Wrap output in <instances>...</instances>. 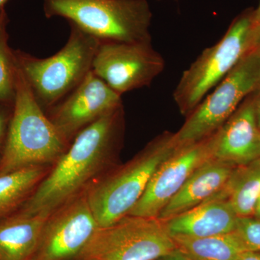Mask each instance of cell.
I'll list each match as a JSON object with an SVG mask.
<instances>
[{
	"instance_id": "1",
	"label": "cell",
	"mask_w": 260,
	"mask_h": 260,
	"mask_svg": "<svg viewBox=\"0 0 260 260\" xmlns=\"http://www.w3.org/2000/svg\"><path fill=\"white\" fill-rule=\"evenodd\" d=\"M123 129L122 105L79 132L18 214L50 215L86 190L104 174L120 144Z\"/></svg>"
},
{
	"instance_id": "2",
	"label": "cell",
	"mask_w": 260,
	"mask_h": 260,
	"mask_svg": "<svg viewBox=\"0 0 260 260\" xmlns=\"http://www.w3.org/2000/svg\"><path fill=\"white\" fill-rule=\"evenodd\" d=\"M13 104V112L0 159V174L27 167L53 165L70 143L63 138L36 100L18 65Z\"/></svg>"
},
{
	"instance_id": "3",
	"label": "cell",
	"mask_w": 260,
	"mask_h": 260,
	"mask_svg": "<svg viewBox=\"0 0 260 260\" xmlns=\"http://www.w3.org/2000/svg\"><path fill=\"white\" fill-rule=\"evenodd\" d=\"M178 148L174 133H164L129 162L94 181L86 194L99 227L112 225L129 215L160 164Z\"/></svg>"
},
{
	"instance_id": "4",
	"label": "cell",
	"mask_w": 260,
	"mask_h": 260,
	"mask_svg": "<svg viewBox=\"0 0 260 260\" xmlns=\"http://www.w3.org/2000/svg\"><path fill=\"white\" fill-rule=\"evenodd\" d=\"M47 18L60 17L100 42H151L147 0H44Z\"/></svg>"
},
{
	"instance_id": "5",
	"label": "cell",
	"mask_w": 260,
	"mask_h": 260,
	"mask_svg": "<svg viewBox=\"0 0 260 260\" xmlns=\"http://www.w3.org/2000/svg\"><path fill=\"white\" fill-rule=\"evenodd\" d=\"M68 42L49 57L15 55L36 100L44 111L60 102L88 74L100 42L70 24Z\"/></svg>"
},
{
	"instance_id": "6",
	"label": "cell",
	"mask_w": 260,
	"mask_h": 260,
	"mask_svg": "<svg viewBox=\"0 0 260 260\" xmlns=\"http://www.w3.org/2000/svg\"><path fill=\"white\" fill-rule=\"evenodd\" d=\"M256 44L254 10H248L234 19L220 41L203 50L183 72L173 93L181 114L189 115Z\"/></svg>"
},
{
	"instance_id": "7",
	"label": "cell",
	"mask_w": 260,
	"mask_h": 260,
	"mask_svg": "<svg viewBox=\"0 0 260 260\" xmlns=\"http://www.w3.org/2000/svg\"><path fill=\"white\" fill-rule=\"evenodd\" d=\"M260 89V50L249 51L204 98L174 133L178 148L211 136L235 112L244 99Z\"/></svg>"
},
{
	"instance_id": "8",
	"label": "cell",
	"mask_w": 260,
	"mask_h": 260,
	"mask_svg": "<svg viewBox=\"0 0 260 260\" xmlns=\"http://www.w3.org/2000/svg\"><path fill=\"white\" fill-rule=\"evenodd\" d=\"M177 247L165 222L126 215L98 228L76 260H158Z\"/></svg>"
},
{
	"instance_id": "9",
	"label": "cell",
	"mask_w": 260,
	"mask_h": 260,
	"mask_svg": "<svg viewBox=\"0 0 260 260\" xmlns=\"http://www.w3.org/2000/svg\"><path fill=\"white\" fill-rule=\"evenodd\" d=\"M161 54L151 42H101L92 71L122 95L150 86L165 69Z\"/></svg>"
},
{
	"instance_id": "10",
	"label": "cell",
	"mask_w": 260,
	"mask_h": 260,
	"mask_svg": "<svg viewBox=\"0 0 260 260\" xmlns=\"http://www.w3.org/2000/svg\"><path fill=\"white\" fill-rule=\"evenodd\" d=\"M99 227L85 190L49 215L34 260H76Z\"/></svg>"
},
{
	"instance_id": "11",
	"label": "cell",
	"mask_w": 260,
	"mask_h": 260,
	"mask_svg": "<svg viewBox=\"0 0 260 260\" xmlns=\"http://www.w3.org/2000/svg\"><path fill=\"white\" fill-rule=\"evenodd\" d=\"M211 158L212 136L178 148L160 164L143 196L128 215L158 218L164 207L180 190L194 171Z\"/></svg>"
},
{
	"instance_id": "12",
	"label": "cell",
	"mask_w": 260,
	"mask_h": 260,
	"mask_svg": "<svg viewBox=\"0 0 260 260\" xmlns=\"http://www.w3.org/2000/svg\"><path fill=\"white\" fill-rule=\"evenodd\" d=\"M122 105L121 95L90 70L83 81L47 114L70 143L84 128Z\"/></svg>"
},
{
	"instance_id": "13",
	"label": "cell",
	"mask_w": 260,
	"mask_h": 260,
	"mask_svg": "<svg viewBox=\"0 0 260 260\" xmlns=\"http://www.w3.org/2000/svg\"><path fill=\"white\" fill-rule=\"evenodd\" d=\"M211 136L213 158L237 167L260 158V128L256 117L255 95H249Z\"/></svg>"
},
{
	"instance_id": "14",
	"label": "cell",
	"mask_w": 260,
	"mask_h": 260,
	"mask_svg": "<svg viewBox=\"0 0 260 260\" xmlns=\"http://www.w3.org/2000/svg\"><path fill=\"white\" fill-rule=\"evenodd\" d=\"M237 166L211 158L198 167L177 194L159 214L158 219H169L192 209L222 190Z\"/></svg>"
},
{
	"instance_id": "15",
	"label": "cell",
	"mask_w": 260,
	"mask_h": 260,
	"mask_svg": "<svg viewBox=\"0 0 260 260\" xmlns=\"http://www.w3.org/2000/svg\"><path fill=\"white\" fill-rule=\"evenodd\" d=\"M238 215L229 200L212 198L165 222L172 237H214L234 231Z\"/></svg>"
},
{
	"instance_id": "16",
	"label": "cell",
	"mask_w": 260,
	"mask_h": 260,
	"mask_svg": "<svg viewBox=\"0 0 260 260\" xmlns=\"http://www.w3.org/2000/svg\"><path fill=\"white\" fill-rule=\"evenodd\" d=\"M48 214L18 215L0 221V260H34Z\"/></svg>"
},
{
	"instance_id": "17",
	"label": "cell",
	"mask_w": 260,
	"mask_h": 260,
	"mask_svg": "<svg viewBox=\"0 0 260 260\" xmlns=\"http://www.w3.org/2000/svg\"><path fill=\"white\" fill-rule=\"evenodd\" d=\"M50 169L37 166L0 174V221L26 203Z\"/></svg>"
},
{
	"instance_id": "18",
	"label": "cell",
	"mask_w": 260,
	"mask_h": 260,
	"mask_svg": "<svg viewBox=\"0 0 260 260\" xmlns=\"http://www.w3.org/2000/svg\"><path fill=\"white\" fill-rule=\"evenodd\" d=\"M218 193L229 200L238 216H253L260 194V158L236 167Z\"/></svg>"
},
{
	"instance_id": "19",
	"label": "cell",
	"mask_w": 260,
	"mask_h": 260,
	"mask_svg": "<svg viewBox=\"0 0 260 260\" xmlns=\"http://www.w3.org/2000/svg\"><path fill=\"white\" fill-rule=\"evenodd\" d=\"M172 238L177 247L194 260H235L240 253L246 251L234 231L210 237L174 236Z\"/></svg>"
},
{
	"instance_id": "20",
	"label": "cell",
	"mask_w": 260,
	"mask_h": 260,
	"mask_svg": "<svg viewBox=\"0 0 260 260\" xmlns=\"http://www.w3.org/2000/svg\"><path fill=\"white\" fill-rule=\"evenodd\" d=\"M4 12L0 13V102H14L17 63L7 44Z\"/></svg>"
},
{
	"instance_id": "21",
	"label": "cell",
	"mask_w": 260,
	"mask_h": 260,
	"mask_svg": "<svg viewBox=\"0 0 260 260\" xmlns=\"http://www.w3.org/2000/svg\"><path fill=\"white\" fill-rule=\"evenodd\" d=\"M234 232L240 238L246 251H260V219L238 216Z\"/></svg>"
},
{
	"instance_id": "22",
	"label": "cell",
	"mask_w": 260,
	"mask_h": 260,
	"mask_svg": "<svg viewBox=\"0 0 260 260\" xmlns=\"http://www.w3.org/2000/svg\"><path fill=\"white\" fill-rule=\"evenodd\" d=\"M158 260H194L191 257L189 254H186L184 251L181 250L179 248H176L175 249L171 251L167 255L162 256Z\"/></svg>"
},
{
	"instance_id": "23",
	"label": "cell",
	"mask_w": 260,
	"mask_h": 260,
	"mask_svg": "<svg viewBox=\"0 0 260 260\" xmlns=\"http://www.w3.org/2000/svg\"><path fill=\"white\" fill-rule=\"evenodd\" d=\"M235 260H260V251H243Z\"/></svg>"
},
{
	"instance_id": "24",
	"label": "cell",
	"mask_w": 260,
	"mask_h": 260,
	"mask_svg": "<svg viewBox=\"0 0 260 260\" xmlns=\"http://www.w3.org/2000/svg\"><path fill=\"white\" fill-rule=\"evenodd\" d=\"M7 121H8V118H7L6 114L0 109V145L3 142V136H4L5 129H6Z\"/></svg>"
},
{
	"instance_id": "25",
	"label": "cell",
	"mask_w": 260,
	"mask_h": 260,
	"mask_svg": "<svg viewBox=\"0 0 260 260\" xmlns=\"http://www.w3.org/2000/svg\"><path fill=\"white\" fill-rule=\"evenodd\" d=\"M255 112L256 120L260 128V89L255 94Z\"/></svg>"
},
{
	"instance_id": "26",
	"label": "cell",
	"mask_w": 260,
	"mask_h": 260,
	"mask_svg": "<svg viewBox=\"0 0 260 260\" xmlns=\"http://www.w3.org/2000/svg\"><path fill=\"white\" fill-rule=\"evenodd\" d=\"M254 23L255 25H260V1L257 8L254 10Z\"/></svg>"
},
{
	"instance_id": "27",
	"label": "cell",
	"mask_w": 260,
	"mask_h": 260,
	"mask_svg": "<svg viewBox=\"0 0 260 260\" xmlns=\"http://www.w3.org/2000/svg\"><path fill=\"white\" fill-rule=\"evenodd\" d=\"M253 216L260 219V194L259 198H258L257 202H256L255 209H254V215Z\"/></svg>"
},
{
	"instance_id": "28",
	"label": "cell",
	"mask_w": 260,
	"mask_h": 260,
	"mask_svg": "<svg viewBox=\"0 0 260 260\" xmlns=\"http://www.w3.org/2000/svg\"><path fill=\"white\" fill-rule=\"evenodd\" d=\"M255 25V24H254ZM256 44V47L260 50V25H255Z\"/></svg>"
},
{
	"instance_id": "29",
	"label": "cell",
	"mask_w": 260,
	"mask_h": 260,
	"mask_svg": "<svg viewBox=\"0 0 260 260\" xmlns=\"http://www.w3.org/2000/svg\"><path fill=\"white\" fill-rule=\"evenodd\" d=\"M8 0H0V13L3 11V7Z\"/></svg>"
},
{
	"instance_id": "30",
	"label": "cell",
	"mask_w": 260,
	"mask_h": 260,
	"mask_svg": "<svg viewBox=\"0 0 260 260\" xmlns=\"http://www.w3.org/2000/svg\"><path fill=\"white\" fill-rule=\"evenodd\" d=\"M174 1L178 2L179 0H174Z\"/></svg>"
},
{
	"instance_id": "31",
	"label": "cell",
	"mask_w": 260,
	"mask_h": 260,
	"mask_svg": "<svg viewBox=\"0 0 260 260\" xmlns=\"http://www.w3.org/2000/svg\"><path fill=\"white\" fill-rule=\"evenodd\" d=\"M157 1H160V0H157Z\"/></svg>"
}]
</instances>
